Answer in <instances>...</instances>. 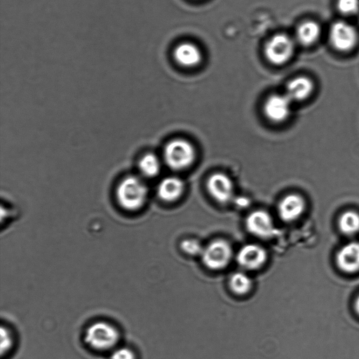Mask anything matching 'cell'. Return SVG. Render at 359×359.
<instances>
[{"label":"cell","instance_id":"obj_3","mask_svg":"<svg viewBox=\"0 0 359 359\" xmlns=\"http://www.w3.org/2000/svg\"><path fill=\"white\" fill-rule=\"evenodd\" d=\"M163 156L169 168L180 170L187 168L194 162L196 152L193 145L188 141L175 139L165 145Z\"/></svg>","mask_w":359,"mask_h":359},{"label":"cell","instance_id":"obj_9","mask_svg":"<svg viewBox=\"0 0 359 359\" xmlns=\"http://www.w3.org/2000/svg\"><path fill=\"white\" fill-rule=\"evenodd\" d=\"M207 188L213 198L225 203L233 196V184L231 180L220 172L212 175L208 180Z\"/></svg>","mask_w":359,"mask_h":359},{"label":"cell","instance_id":"obj_2","mask_svg":"<svg viewBox=\"0 0 359 359\" xmlns=\"http://www.w3.org/2000/svg\"><path fill=\"white\" fill-rule=\"evenodd\" d=\"M119 333L115 326L105 321L92 323L86 330L85 341L96 350L113 348L118 341Z\"/></svg>","mask_w":359,"mask_h":359},{"label":"cell","instance_id":"obj_17","mask_svg":"<svg viewBox=\"0 0 359 359\" xmlns=\"http://www.w3.org/2000/svg\"><path fill=\"white\" fill-rule=\"evenodd\" d=\"M138 169L142 175L146 177H154L160 172L161 163L155 154H145L138 161Z\"/></svg>","mask_w":359,"mask_h":359},{"label":"cell","instance_id":"obj_15","mask_svg":"<svg viewBox=\"0 0 359 359\" xmlns=\"http://www.w3.org/2000/svg\"><path fill=\"white\" fill-rule=\"evenodd\" d=\"M183 181L177 177H168L162 180L157 187L158 196L163 201L171 202L177 200L183 193Z\"/></svg>","mask_w":359,"mask_h":359},{"label":"cell","instance_id":"obj_16","mask_svg":"<svg viewBox=\"0 0 359 359\" xmlns=\"http://www.w3.org/2000/svg\"><path fill=\"white\" fill-rule=\"evenodd\" d=\"M320 32V27L316 22L306 21L299 25L297 29V39L302 45L309 46L317 41Z\"/></svg>","mask_w":359,"mask_h":359},{"label":"cell","instance_id":"obj_10","mask_svg":"<svg viewBox=\"0 0 359 359\" xmlns=\"http://www.w3.org/2000/svg\"><path fill=\"white\" fill-rule=\"evenodd\" d=\"M291 102L285 94L271 95L264 106L266 116L273 122L285 121L290 114Z\"/></svg>","mask_w":359,"mask_h":359},{"label":"cell","instance_id":"obj_6","mask_svg":"<svg viewBox=\"0 0 359 359\" xmlns=\"http://www.w3.org/2000/svg\"><path fill=\"white\" fill-rule=\"evenodd\" d=\"M355 29L348 23L339 21L332 25L330 40L334 48L341 51L351 49L357 41Z\"/></svg>","mask_w":359,"mask_h":359},{"label":"cell","instance_id":"obj_18","mask_svg":"<svg viewBox=\"0 0 359 359\" xmlns=\"http://www.w3.org/2000/svg\"><path fill=\"white\" fill-rule=\"evenodd\" d=\"M339 228L346 235H352L359 231V214L353 210L343 212L339 218Z\"/></svg>","mask_w":359,"mask_h":359},{"label":"cell","instance_id":"obj_14","mask_svg":"<svg viewBox=\"0 0 359 359\" xmlns=\"http://www.w3.org/2000/svg\"><path fill=\"white\" fill-rule=\"evenodd\" d=\"M313 89V84L310 79L298 76L289 81L285 95L291 101H301L307 98Z\"/></svg>","mask_w":359,"mask_h":359},{"label":"cell","instance_id":"obj_13","mask_svg":"<svg viewBox=\"0 0 359 359\" xmlns=\"http://www.w3.org/2000/svg\"><path fill=\"white\" fill-rule=\"evenodd\" d=\"M173 55L179 65L186 67L198 65L202 59L200 49L189 42H184L177 45L175 48Z\"/></svg>","mask_w":359,"mask_h":359},{"label":"cell","instance_id":"obj_25","mask_svg":"<svg viewBox=\"0 0 359 359\" xmlns=\"http://www.w3.org/2000/svg\"><path fill=\"white\" fill-rule=\"evenodd\" d=\"M355 309L356 312L359 314V296L357 297L355 302Z\"/></svg>","mask_w":359,"mask_h":359},{"label":"cell","instance_id":"obj_23","mask_svg":"<svg viewBox=\"0 0 359 359\" xmlns=\"http://www.w3.org/2000/svg\"><path fill=\"white\" fill-rule=\"evenodd\" d=\"M111 359H135V355L130 348L120 347L113 351Z\"/></svg>","mask_w":359,"mask_h":359},{"label":"cell","instance_id":"obj_8","mask_svg":"<svg viewBox=\"0 0 359 359\" xmlns=\"http://www.w3.org/2000/svg\"><path fill=\"white\" fill-rule=\"evenodd\" d=\"M241 266L248 270H256L262 267L266 261L267 254L264 248L257 244L243 246L236 256Z\"/></svg>","mask_w":359,"mask_h":359},{"label":"cell","instance_id":"obj_1","mask_svg":"<svg viewBox=\"0 0 359 359\" xmlns=\"http://www.w3.org/2000/svg\"><path fill=\"white\" fill-rule=\"evenodd\" d=\"M149 194L144 181L136 175H128L123 178L116 189L117 203L123 209L136 211L145 204Z\"/></svg>","mask_w":359,"mask_h":359},{"label":"cell","instance_id":"obj_7","mask_svg":"<svg viewBox=\"0 0 359 359\" xmlns=\"http://www.w3.org/2000/svg\"><path fill=\"white\" fill-rule=\"evenodd\" d=\"M245 225L250 233L262 238H269L275 232L270 215L261 210L250 213L246 218Z\"/></svg>","mask_w":359,"mask_h":359},{"label":"cell","instance_id":"obj_21","mask_svg":"<svg viewBox=\"0 0 359 359\" xmlns=\"http://www.w3.org/2000/svg\"><path fill=\"white\" fill-rule=\"evenodd\" d=\"M337 8L346 15H353L359 10V0H338Z\"/></svg>","mask_w":359,"mask_h":359},{"label":"cell","instance_id":"obj_5","mask_svg":"<svg viewBox=\"0 0 359 359\" xmlns=\"http://www.w3.org/2000/svg\"><path fill=\"white\" fill-rule=\"evenodd\" d=\"M293 51V41L285 34H277L273 36L264 47V54L267 60L277 65L288 61Z\"/></svg>","mask_w":359,"mask_h":359},{"label":"cell","instance_id":"obj_4","mask_svg":"<svg viewBox=\"0 0 359 359\" xmlns=\"http://www.w3.org/2000/svg\"><path fill=\"white\" fill-rule=\"evenodd\" d=\"M232 255L229 243L223 239H217L203 248L201 257L206 267L212 270H220L229 264Z\"/></svg>","mask_w":359,"mask_h":359},{"label":"cell","instance_id":"obj_24","mask_svg":"<svg viewBox=\"0 0 359 359\" xmlns=\"http://www.w3.org/2000/svg\"><path fill=\"white\" fill-rule=\"evenodd\" d=\"M236 204L240 207H245L249 204V201L246 197H239L236 200Z\"/></svg>","mask_w":359,"mask_h":359},{"label":"cell","instance_id":"obj_19","mask_svg":"<svg viewBox=\"0 0 359 359\" xmlns=\"http://www.w3.org/2000/svg\"><path fill=\"white\" fill-rule=\"evenodd\" d=\"M229 286L231 290L236 294L243 295L250 291L252 282L246 273L236 272L230 277Z\"/></svg>","mask_w":359,"mask_h":359},{"label":"cell","instance_id":"obj_20","mask_svg":"<svg viewBox=\"0 0 359 359\" xmlns=\"http://www.w3.org/2000/svg\"><path fill=\"white\" fill-rule=\"evenodd\" d=\"M182 250L189 255H201L203 248L201 243L196 239L187 238L181 243Z\"/></svg>","mask_w":359,"mask_h":359},{"label":"cell","instance_id":"obj_11","mask_svg":"<svg viewBox=\"0 0 359 359\" xmlns=\"http://www.w3.org/2000/svg\"><path fill=\"white\" fill-rule=\"evenodd\" d=\"M338 267L347 273L359 270V242L352 241L345 244L338 251L336 257Z\"/></svg>","mask_w":359,"mask_h":359},{"label":"cell","instance_id":"obj_22","mask_svg":"<svg viewBox=\"0 0 359 359\" xmlns=\"http://www.w3.org/2000/svg\"><path fill=\"white\" fill-rule=\"evenodd\" d=\"M13 344V338L9 330L5 327L1 328V354H6Z\"/></svg>","mask_w":359,"mask_h":359},{"label":"cell","instance_id":"obj_12","mask_svg":"<svg viewBox=\"0 0 359 359\" xmlns=\"http://www.w3.org/2000/svg\"><path fill=\"white\" fill-rule=\"evenodd\" d=\"M305 208L304 198L296 194H288L279 203L278 212L285 222H292L299 218Z\"/></svg>","mask_w":359,"mask_h":359}]
</instances>
